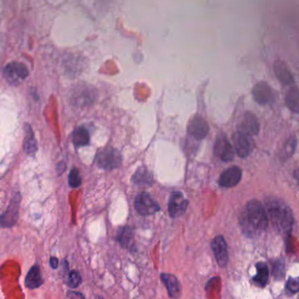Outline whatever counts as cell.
<instances>
[{
	"mask_svg": "<svg viewBox=\"0 0 299 299\" xmlns=\"http://www.w3.org/2000/svg\"><path fill=\"white\" fill-rule=\"evenodd\" d=\"M240 224L244 234L250 237L265 231L269 224V218L263 204L257 200H251L247 204L241 215Z\"/></svg>",
	"mask_w": 299,
	"mask_h": 299,
	"instance_id": "obj_1",
	"label": "cell"
},
{
	"mask_svg": "<svg viewBox=\"0 0 299 299\" xmlns=\"http://www.w3.org/2000/svg\"><path fill=\"white\" fill-rule=\"evenodd\" d=\"M266 210L269 218L274 228L285 235H290L293 224V216L291 209L284 202L271 198L266 202Z\"/></svg>",
	"mask_w": 299,
	"mask_h": 299,
	"instance_id": "obj_2",
	"label": "cell"
},
{
	"mask_svg": "<svg viewBox=\"0 0 299 299\" xmlns=\"http://www.w3.org/2000/svg\"><path fill=\"white\" fill-rule=\"evenodd\" d=\"M96 160L100 167L109 170L119 167L122 164V156L116 148H107L99 152Z\"/></svg>",
	"mask_w": 299,
	"mask_h": 299,
	"instance_id": "obj_3",
	"label": "cell"
},
{
	"mask_svg": "<svg viewBox=\"0 0 299 299\" xmlns=\"http://www.w3.org/2000/svg\"><path fill=\"white\" fill-rule=\"evenodd\" d=\"M135 208L138 214L147 216L156 214L159 210V206L149 193L142 192L135 200Z\"/></svg>",
	"mask_w": 299,
	"mask_h": 299,
	"instance_id": "obj_4",
	"label": "cell"
},
{
	"mask_svg": "<svg viewBox=\"0 0 299 299\" xmlns=\"http://www.w3.org/2000/svg\"><path fill=\"white\" fill-rule=\"evenodd\" d=\"M5 78L11 84H18L28 76V70L25 65L18 62H12L4 68Z\"/></svg>",
	"mask_w": 299,
	"mask_h": 299,
	"instance_id": "obj_5",
	"label": "cell"
},
{
	"mask_svg": "<svg viewBox=\"0 0 299 299\" xmlns=\"http://www.w3.org/2000/svg\"><path fill=\"white\" fill-rule=\"evenodd\" d=\"M19 201H20V196L18 193L12 196L7 210H5V212L0 217V224L2 226L11 228L16 223V220L18 218Z\"/></svg>",
	"mask_w": 299,
	"mask_h": 299,
	"instance_id": "obj_6",
	"label": "cell"
},
{
	"mask_svg": "<svg viewBox=\"0 0 299 299\" xmlns=\"http://www.w3.org/2000/svg\"><path fill=\"white\" fill-rule=\"evenodd\" d=\"M215 154L216 156L224 162H230L233 160L235 153L231 144L225 136H219L215 144Z\"/></svg>",
	"mask_w": 299,
	"mask_h": 299,
	"instance_id": "obj_7",
	"label": "cell"
},
{
	"mask_svg": "<svg viewBox=\"0 0 299 299\" xmlns=\"http://www.w3.org/2000/svg\"><path fill=\"white\" fill-rule=\"evenodd\" d=\"M212 250L215 254V259L221 267H225L229 262L228 246L225 238L222 236H217L212 242Z\"/></svg>",
	"mask_w": 299,
	"mask_h": 299,
	"instance_id": "obj_8",
	"label": "cell"
},
{
	"mask_svg": "<svg viewBox=\"0 0 299 299\" xmlns=\"http://www.w3.org/2000/svg\"><path fill=\"white\" fill-rule=\"evenodd\" d=\"M188 202L185 200L181 192H173L170 198L168 210L171 217L176 218L181 216L187 210Z\"/></svg>",
	"mask_w": 299,
	"mask_h": 299,
	"instance_id": "obj_9",
	"label": "cell"
},
{
	"mask_svg": "<svg viewBox=\"0 0 299 299\" xmlns=\"http://www.w3.org/2000/svg\"><path fill=\"white\" fill-rule=\"evenodd\" d=\"M233 142L236 152L240 157L244 158L250 154L252 148V142L250 136L238 131L233 136Z\"/></svg>",
	"mask_w": 299,
	"mask_h": 299,
	"instance_id": "obj_10",
	"label": "cell"
},
{
	"mask_svg": "<svg viewBox=\"0 0 299 299\" xmlns=\"http://www.w3.org/2000/svg\"><path fill=\"white\" fill-rule=\"evenodd\" d=\"M188 134L195 139H204L209 132L208 122L201 117H195L188 124Z\"/></svg>",
	"mask_w": 299,
	"mask_h": 299,
	"instance_id": "obj_11",
	"label": "cell"
},
{
	"mask_svg": "<svg viewBox=\"0 0 299 299\" xmlns=\"http://www.w3.org/2000/svg\"><path fill=\"white\" fill-rule=\"evenodd\" d=\"M243 176L242 170L239 167H231L223 171L219 179V184L222 187L230 188L236 186L241 181Z\"/></svg>",
	"mask_w": 299,
	"mask_h": 299,
	"instance_id": "obj_12",
	"label": "cell"
},
{
	"mask_svg": "<svg viewBox=\"0 0 299 299\" xmlns=\"http://www.w3.org/2000/svg\"><path fill=\"white\" fill-rule=\"evenodd\" d=\"M239 132L247 136H257L259 132V122L257 118L251 112H246L240 123Z\"/></svg>",
	"mask_w": 299,
	"mask_h": 299,
	"instance_id": "obj_13",
	"label": "cell"
},
{
	"mask_svg": "<svg viewBox=\"0 0 299 299\" xmlns=\"http://www.w3.org/2000/svg\"><path fill=\"white\" fill-rule=\"evenodd\" d=\"M252 94L254 100L260 104H267L272 100V90L267 82H257V84L254 86Z\"/></svg>",
	"mask_w": 299,
	"mask_h": 299,
	"instance_id": "obj_14",
	"label": "cell"
},
{
	"mask_svg": "<svg viewBox=\"0 0 299 299\" xmlns=\"http://www.w3.org/2000/svg\"><path fill=\"white\" fill-rule=\"evenodd\" d=\"M275 74L278 80L284 86H292L294 84V78L292 72L285 62L277 61L274 64Z\"/></svg>",
	"mask_w": 299,
	"mask_h": 299,
	"instance_id": "obj_15",
	"label": "cell"
},
{
	"mask_svg": "<svg viewBox=\"0 0 299 299\" xmlns=\"http://www.w3.org/2000/svg\"><path fill=\"white\" fill-rule=\"evenodd\" d=\"M161 279L169 292L170 296L173 298H180L181 294V287L178 278H175L173 274H162Z\"/></svg>",
	"mask_w": 299,
	"mask_h": 299,
	"instance_id": "obj_16",
	"label": "cell"
},
{
	"mask_svg": "<svg viewBox=\"0 0 299 299\" xmlns=\"http://www.w3.org/2000/svg\"><path fill=\"white\" fill-rule=\"evenodd\" d=\"M285 103L290 110L299 114V89L298 87H292L285 96Z\"/></svg>",
	"mask_w": 299,
	"mask_h": 299,
	"instance_id": "obj_17",
	"label": "cell"
},
{
	"mask_svg": "<svg viewBox=\"0 0 299 299\" xmlns=\"http://www.w3.org/2000/svg\"><path fill=\"white\" fill-rule=\"evenodd\" d=\"M43 280L38 266H33L29 270L25 278V286L29 288H36L42 284Z\"/></svg>",
	"mask_w": 299,
	"mask_h": 299,
	"instance_id": "obj_18",
	"label": "cell"
},
{
	"mask_svg": "<svg viewBox=\"0 0 299 299\" xmlns=\"http://www.w3.org/2000/svg\"><path fill=\"white\" fill-rule=\"evenodd\" d=\"M24 150L29 156H33L37 151V142L30 126H25V140H24Z\"/></svg>",
	"mask_w": 299,
	"mask_h": 299,
	"instance_id": "obj_19",
	"label": "cell"
},
{
	"mask_svg": "<svg viewBox=\"0 0 299 299\" xmlns=\"http://www.w3.org/2000/svg\"><path fill=\"white\" fill-rule=\"evenodd\" d=\"M257 274L254 276L253 281L258 286L264 287L267 284L269 280V268L267 264L264 262H259L257 264Z\"/></svg>",
	"mask_w": 299,
	"mask_h": 299,
	"instance_id": "obj_20",
	"label": "cell"
},
{
	"mask_svg": "<svg viewBox=\"0 0 299 299\" xmlns=\"http://www.w3.org/2000/svg\"><path fill=\"white\" fill-rule=\"evenodd\" d=\"M132 181H133L134 184H136L137 186L151 184L152 182V176L146 168H140L134 174L133 178H132Z\"/></svg>",
	"mask_w": 299,
	"mask_h": 299,
	"instance_id": "obj_21",
	"label": "cell"
},
{
	"mask_svg": "<svg viewBox=\"0 0 299 299\" xmlns=\"http://www.w3.org/2000/svg\"><path fill=\"white\" fill-rule=\"evenodd\" d=\"M73 142L76 146H83L89 143V134L84 128H78L73 134Z\"/></svg>",
	"mask_w": 299,
	"mask_h": 299,
	"instance_id": "obj_22",
	"label": "cell"
},
{
	"mask_svg": "<svg viewBox=\"0 0 299 299\" xmlns=\"http://www.w3.org/2000/svg\"><path fill=\"white\" fill-rule=\"evenodd\" d=\"M120 244L124 248H130L133 245L134 232L130 228H124L120 231L118 235Z\"/></svg>",
	"mask_w": 299,
	"mask_h": 299,
	"instance_id": "obj_23",
	"label": "cell"
},
{
	"mask_svg": "<svg viewBox=\"0 0 299 299\" xmlns=\"http://www.w3.org/2000/svg\"><path fill=\"white\" fill-rule=\"evenodd\" d=\"M296 145H297V142L295 138H290L285 142V146L282 150L281 158L284 160H287L288 158L292 156L295 152Z\"/></svg>",
	"mask_w": 299,
	"mask_h": 299,
	"instance_id": "obj_24",
	"label": "cell"
},
{
	"mask_svg": "<svg viewBox=\"0 0 299 299\" xmlns=\"http://www.w3.org/2000/svg\"><path fill=\"white\" fill-rule=\"evenodd\" d=\"M68 184L72 188H78L81 184V178L77 168H73L68 176Z\"/></svg>",
	"mask_w": 299,
	"mask_h": 299,
	"instance_id": "obj_25",
	"label": "cell"
},
{
	"mask_svg": "<svg viewBox=\"0 0 299 299\" xmlns=\"http://www.w3.org/2000/svg\"><path fill=\"white\" fill-rule=\"evenodd\" d=\"M81 276L76 271H71L68 274L67 284L71 288H76L79 285L81 284Z\"/></svg>",
	"mask_w": 299,
	"mask_h": 299,
	"instance_id": "obj_26",
	"label": "cell"
},
{
	"mask_svg": "<svg viewBox=\"0 0 299 299\" xmlns=\"http://www.w3.org/2000/svg\"><path fill=\"white\" fill-rule=\"evenodd\" d=\"M273 274L276 279H282L285 276V262L283 260H278L273 265Z\"/></svg>",
	"mask_w": 299,
	"mask_h": 299,
	"instance_id": "obj_27",
	"label": "cell"
},
{
	"mask_svg": "<svg viewBox=\"0 0 299 299\" xmlns=\"http://www.w3.org/2000/svg\"><path fill=\"white\" fill-rule=\"evenodd\" d=\"M286 288L292 293L299 292V278H290L287 281Z\"/></svg>",
	"mask_w": 299,
	"mask_h": 299,
	"instance_id": "obj_28",
	"label": "cell"
},
{
	"mask_svg": "<svg viewBox=\"0 0 299 299\" xmlns=\"http://www.w3.org/2000/svg\"><path fill=\"white\" fill-rule=\"evenodd\" d=\"M50 264H51V267L53 268H56L58 267V264H59V260L55 257H51L50 258Z\"/></svg>",
	"mask_w": 299,
	"mask_h": 299,
	"instance_id": "obj_29",
	"label": "cell"
}]
</instances>
